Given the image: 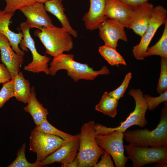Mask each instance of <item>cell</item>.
<instances>
[{
  "label": "cell",
  "instance_id": "9c48e42d",
  "mask_svg": "<svg viewBox=\"0 0 167 167\" xmlns=\"http://www.w3.org/2000/svg\"><path fill=\"white\" fill-rule=\"evenodd\" d=\"M20 26L23 35L20 46L24 51H27L28 48L32 56V61L24 66V70L34 73L43 72L47 75H49L48 63L50 58L45 55H41L37 51L34 41L30 33V28L26 22L21 23Z\"/></svg>",
  "mask_w": 167,
  "mask_h": 167
},
{
  "label": "cell",
  "instance_id": "603a6c76",
  "mask_svg": "<svg viewBox=\"0 0 167 167\" xmlns=\"http://www.w3.org/2000/svg\"><path fill=\"white\" fill-rule=\"evenodd\" d=\"M99 53L103 58L112 66L126 65V62L116 49L104 45L100 46Z\"/></svg>",
  "mask_w": 167,
  "mask_h": 167
},
{
  "label": "cell",
  "instance_id": "d4e9b609",
  "mask_svg": "<svg viewBox=\"0 0 167 167\" xmlns=\"http://www.w3.org/2000/svg\"><path fill=\"white\" fill-rule=\"evenodd\" d=\"M34 130L58 136L66 140L72 139L76 135L65 133L56 128L48 122L47 119H44L39 125H36Z\"/></svg>",
  "mask_w": 167,
  "mask_h": 167
},
{
  "label": "cell",
  "instance_id": "f1b7e54d",
  "mask_svg": "<svg viewBox=\"0 0 167 167\" xmlns=\"http://www.w3.org/2000/svg\"><path fill=\"white\" fill-rule=\"evenodd\" d=\"M167 89V58L161 57V72L157 87V92L161 93Z\"/></svg>",
  "mask_w": 167,
  "mask_h": 167
},
{
  "label": "cell",
  "instance_id": "7402d4cb",
  "mask_svg": "<svg viewBox=\"0 0 167 167\" xmlns=\"http://www.w3.org/2000/svg\"><path fill=\"white\" fill-rule=\"evenodd\" d=\"M118 104V100L110 96L107 92H105L95 108L96 110L113 118L117 114Z\"/></svg>",
  "mask_w": 167,
  "mask_h": 167
},
{
  "label": "cell",
  "instance_id": "9a60e30c",
  "mask_svg": "<svg viewBox=\"0 0 167 167\" xmlns=\"http://www.w3.org/2000/svg\"><path fill=\"white\" fill-rule=\"evenodd\" d=\"M1 60L8 69L11 78L19 72L22 65L24 56L20 55L13 50L7 38L0 33Z\"/></svg>",
  "mask_w": 167,
  "mask_h": 167
},
{
  "label": "cell",
  "instance_id": "44dd1931",
  "mask_svg": "<svg viewBox=\"0 0 167 167\" xmlns=\"http://www.w3.org/2000/svg\"><path fill=\"white\" fill-rule=\"evenodd\" d=\"M14 78V96L18 101L27 103L31 93L30 83L19 71Z\"/></svg>",
  "mask_w": 167,
  "mask_h": 167
},
{
  "label": "cell",
  "instance_id": "1f68e13d",
  "mask_svg": "<svg viewBox=\"0 0 167 167\" xmlns=\"http://www.w3.org/2000/svg\"><path fill=\"white\" fill-rule=\"evenodd\" d=\"M101 160L97 163L94 167H114L110 155L104 150Z\"/></svg>",
  "mask_w": 167,
  "mask_h": 167
},
{
  "label": "cell",
  "instance_id": "52a82bcc",
  "mask_svg": "<svg viewBox=\"0 0 167 167\" xmlns=\"http://www.w3.org/2000/svg\"><path fill=\"white\" fill-rule=\"evenodd\" d=\"M29 139V149L36 154L37 162H41L48 155L73 139L66 140L34 130L32 131Z\"/></svg>",
  "mask_w": 167,
  "mask_h": 167
},
{
  "label": "cell",
  "instance_id": "5bb4252c",
  "mask_svg": "<svg viewBox=\"0 0 167 167\" xmlns=\"http://www.w3.org/2000/svg\"><path fill=\"white\" fill-rule=\"evenodd\" d=\"M154 5L148 1L132 7L133 11L128 28L141 36L148 26Z\"/></svg>",
  "mask_w": 167,
  "mask_h": 167
},
{
  "label": "cell",
  "instance_id": "277c9868",
  "mask_svg": "<svg viewBox=\"0 0 167 167\" xmlns=\"http://www.w3.org/2000/svg\"><path fill=\"white\" fill-rule=\"evenodd\" d=\"M128 94L135 99V106L134 110L130 113L125 120L121 122L120 125L118 127H108L99 123H95L94 127L96 135H107L114 131L124 133L133 126L137 125L143 127L148 124L145 117L148 105L143 92L140 89H132L129 90Z\"/></svg>",
  "mask_w": 167,
  "mask_h": 167
},
{
  "label": "cell",
  "instance_id": "f546056e",
  "mask_svg": "<svg viewBox=\"0 0 167 167\" xmlns=\"http://www.w3.org/2000/svg\"><path fill=\"white\" fill-rule=\"evenodd\" d=\"M160 94L159 96L156 97L150 96L148 94L143 95L144 98L148 105V109L149 111H153L161 103L167 101V90Z\"/></svg>",
  "mask_w": 167,
  "mask_h": 167
},
{
  "label": "cell",
  "instance_id": "30bf717a",
  "mask_svg": "<svg viewBox=\"0 0 167 167\" xmlns=\"http://www.w3.org/2000/svg\"><path fill=\"white\" fill-rule=\"evenodd\" d=\"M123 138V133L118 131L107 135L95 136L98 145L110 155L116 167H124L128 160L124 155Z\"/></svg>",
  "mask_w": 167,
  "mask_h": 167
},
{
  "label": "cell",
  "instance_id": "484cf974",
  "mask_svg": "<svg viewBox=\"0 0 167 167\" xmlns=\"http://www.w3.org/2000/svg\"><path fill=\"white\" fill-rule=\"evenodd\" d=\"M26 147L25 143H23L21 147L18 150L17 156L13 161L7 167H39L43 166L41 162H35L30 163L27 160L25 157V150Z\"/></svg>",
  "mask_w": 167,
  "mask_h": 167
},
{
  "label": "cell",
  "instance_id": "ac0fdd59",
  "mask_svg": "<svg viewBox=\"0 0 167 167\" xmlns=\"http://www.w3.org/2000/svg\"><path fill=\"white\" fill-rule=\"evenodd\" d=\"M13 15L14 14L6 13L3 10H0V33L7 38L12 49L16 53L24 56V51L21 50L19 47L23 37V33L20 32L15 33L9 28L11 23V19Z\"/></svg>",
  "mask_w": 167,
  "mask_h": 167
},
{
  "label": "cell",
  "instance_id": "4fadbf2b",
  "mask_svg": "<svg viewBox=\"0 0 167 167\" xmlns=\"http://www.w3.org/2000/svg\"><path fill=\"white\" fill-rule=\"evenodd\" d=\"M19 10L26 17L25 22L30 28H36L40 29L43 26L53 25L43 3L36 2Z\"/></svg>",
  "mask_w": 167,
  "mask_h": 167
},
{
  "label": "cell",
  "instance_id": "74e56055",
  "mask_svg": "<svg viewBox=\"0 0 167 167\" xmlns=\"http://www.w3.org/2000/svg\"><path fill=\"white\" fill-rule=\"evenodd\" d=\"M146 0V1H148L149 0Z\"/></svg>",
  "mask_w": 167,
  "mask_h": 167
},
{
  "label": "cell",
  "instance_id": "83f0119b",
  "mask_svg": "<svg viewBox=\"0 0 167 167\" xmlns=\"http://www.w3.org/2000/svg\"><path fill=\"white\" fill-rule=\"evenodd\" d=\"M6 5L3 11L6 13L14 14L21 8L36 2L38 0H4Z\"/></svg>",
  "mask_w": 167,
  "mask_h": 167
},
{
  "label": "cell",
  "instance_id": "4316f807",
  "mask_svg": "<svg viewBox=\"0 0 167 167\" xmlns=\"http://www.w3.org/2000/svg\"><path fill=\"white\" fill-rule=\"evenodd\" d=\"M14 78L3 84L0 91V109L11 98L14 97Z\"/></svg>",
  "mask_w": 167,
  "mask_h": 167
},
{
  "label": "cell",
  "instance_id": "ffe728a7",
  "mask_svg": "<svg viewBox=\"0 0 167 167\" xmlns=\"http://www.w3.org/2000/svg\"><path fill=\"white\" fill-rule=\"evenodd\" d=\"M27 103L23 109L30 114L36 125H39L44 119H47L48 111L37 99L34 86L31 88V93Z\"/></svg>",
  "mask_w": 167,
  "mask_h": 167
},
{
  "label": "cell",
  "instance_id": "4dcf8cb0",
  "mask_svg": "<svg viewBox=\"0 0 167 167\" xmlns=\"http://www.w3.org/2000/svg\"><path fill=\"white\" fill-rule=\"evenodd\" d=\"M131 78V73L129 72L126 75L120 86L114 90L109 92L108 93L109 94L118 100L120 98L123 97L124 93L128 87Z\"/></svg>",
  "mask_w": 167,
  "mask_h": 167
},
{
  "label": "cell",
  "instance_id": "8d00e7d4",
  "mask_svg": "<svg viewBox=\"0 0 167 167\" xmlns=\"http://www.w3.org/2000/svg\"><path fill=\"white\" fill-rule=\"evenodd\" d=\"M39 2L44 3L46 1L49 0H38Z\"/></svg>",
  "mask_w": 167,
  "mask_h": 167
},
{
  "label": "cell",
  "instance_id": "d6a6232c",
  "mask_svg": "<svg viewBox=\"0 0 167 167\" xmlns=\"http://www.w3.org/2000/svg\"><path fill=\"white\" fill-rule=\"evenodd\" d=\"M11 79L10 73L5 65L0 63V83L4 84Z\"/></svg>",
  "mask_w": 167,
  "mask_h": 167
},
{
  "label": "cell",
  "instance_id": "d590c367",
  "mask_svg": "<svg viewBox=\"0 0 167 167\" xmlns=\"http://www.w3.org/2000/svg\"><path fill=\"white\" fill-rule=\"evenodd\" d=\"M154 166L156 167H166L167 166V164L160 163H156Z\"/></svg>",
  "mask_w": 167,
  "mask_h": 167
},
{
  "label": "cell",
  "instance_id": "6da1fadb",
  "mask_svg": "<svg viewBox=\"0 0 167 167\" xmlns=\"http://www.w3.org/2000/svg\"><path fill=\"white\" fill-rule=\"evenodd\" d=\"M49 69V75L53 76H54L58 71L65 70L67 71V75L75 82L81 79L93 80L99 75H107L110 73L105 66L100 70L96 71L87 64L75 61L74 54L63 53L54 57Z\"/></svg>",
  "mask_w": 167,
  "mask_h": 167
},
{
  "label": "cell",
  "instance_id": "e575fe53",
  "mask_svg": "<svg viewBox=\"0 0 167 167\" xmlns=\"http://www.w3.org/2000/svg\"><path fill=\"white\" fill-rule=\"evenodd\" d=\"M67 167H79V161L77 157L71 163L69 164Z\"/></svg>",
  "mask_w": 167,
  "mask_h": 167
},
{
  "label": "cell",
  "instance_id": "2e32d148",
  "mask_svg": "<svg viewBox=\"0 0 167 167\" xmlns=\"http://www.w3.org/2000/svg\"><path fill=\"white\" fill-rule=\"evenodd\" d=\"M133 8L118 0H105L104 14L128 28Z\"/></svg>",
  "mask_w": 167,
  "mask_h": 167
},
{
  "label": "cell",
  "instance_id": "7a4b0ae2",
  "mask_svg": "<svg viewBox=\"0 0 167 167\" xmlns=\"http://www.w3.org/2000/svg\"><path fill=\"white\" fill-rule=\"evenodd\" d=\"M124 138L129 143L142 147L167 146V103L165 101L160 122L151 131L148 128L126 131Z\"/></svg>",
  "mask_w": 167,
  "mask_h": 167
},
{
  "label": "cell",
  "instance_id": "ba28073f",
  "mask_svg": "<svg viewBox=\"0 0 167 167\" xmlns=\"http://www.w3.org/2000/svg\"><path fill=\"white\" fill-rule=\"evenodd\" d=\"M167 11L161 5L154 7L147 28L139 43L135 46L132 51L134 57L138 60H143L148 46L159 28L167 21Z\"/></svg>",
  "mask_w": 167,
  "mask_h": 167
},
{
  "label": "cell",
  "instance_id": "8992f818",
  "mask_svg": "<svg viewBox=\"0 0 167 167\" xmlns=\"http://www.w3.org/2000/svg\"><path fill=\"white\" fill-rule=\"evenodd\" d=\"M133 167L153 163L167 164V146L142 147L129 143L124 145Z\"/></svg>",
  "mask_w": 167,
  "mask_h": 167
},
{
  "label": "cell",
  "instance_id": "3957f363",
  "mask_svg": "<svg viewBox=\"0 0 167 167\" xmlns=\"http://www.w3.org/2000/svg\"><path fill=\"white\" fill-rule=\"evenodd\" d=\"M34 33L44 45L45 53L53 57L69 51L73 47L71 35L62 27L43 26Z\"/></svg>",
  "mask_w": 167,
  "mask_h": 167
},
{
  "label": "cell",
  "instance_id": "d6986e66",
  "mask_svg": "<svg viewBox=\"0 0 167 167\" xmlns=\"http://www.w3.org/2000/svg\"><path fill=\"white\" fill-rule=\"evenodd\" d=\"M62 0H49L45 2L44 6L46 11L55 16L61 23L62 28L74 37L78 35L77 32L71 25L65 13V9Z\"/></svg>",
  "mask_w": 167,
  "mask_h": 167
},
{
  "label": "cell",
  "instance_id": "7c38bea8",
  "mask_svg": "<svg viewBox=\"0 0 167 167\" xmlns=\"http://www.w3.org/2000/svg\"><path fill=\"white\" fill-rule=\"evenodd\" d=\"M125 27L116 20L108 18L105 19L98 28L99 34L105 45L116 49L118 42H126L128 39Z\"/></svg>",
  "mask_w": 167,
  "mask_h": 167
},
{
  "label": "cell",
  "instance_id": "836d02e7",
  "mask_svg": "<svg viewBox=\"0 0 167 167\" xmlns=\"http://www.w3.org/2000/svg\"><path fill=\"white\" fill-rule=\"evenodd\" d=\"M132 7L136 6L144 2L146 0H118Z\"/></svg>",
  "mask_w": 167,
  "mask_h": 167
},
{
  "label": "cell",
  "instance_id": "e0dca14e",
  "mask_svg": "<svg viewBox=\"0 0 167 167\" xmlns=\"http://www.w3.org/2000/svg\"><path fill=\"white\" fill-rule=\"evenodd\" d=\"M88 11L83 19L86 28L92 31L98 28L101 24L107 18L104 14L105 0H89Z\"/></svg>",
  "mask_w": 167,
  "mask_h": 167
},
{
  "label": "cell",
  "instance_id": "5b68a950",
  "mask_svg": "<svg viewBox=\"0 0 167 167\" xmlns=\"http://www.w3.org/2000/svg\"><path fill=\"white\" fill-rule=\"evenodd\" d=\"M95 124L94 121H91L81 128L79 152L76 156L79 167H94L104 153V150L99 146L95 139Z\"/></svg>",
  "mask_w": 167,
  "mask_h": 167
},
{
  "label": "cell",
  "instance_id": "8fae6325",
  "mask_svg": "<svg viewBox=\"0 0 167 167\" xmlns=\"http://www.w3.org/2000/svg\"><path fill=\"white\" fill-rule=\"evenodd\" d=\"M79 144V134H78L72 139L46 157L41 162L42 165L43 166L57 162L61 164V167H67L77 156Z\"/></svg>",
  "mask_w": 167,
  "mask_h": 167
},
{
  "label": "cell",
  "instance_id": "cb8c5ba5",
  "mask_svg": "<svg viewBox=\"0 0 167 167\" xmlns=\"http://www.w3.org/2000/svg\"><path fill=\"white\" fill-rule=\"evenodd\" d=\"M164 24V30L161 37L154 45L148 48L146 57L156 55L167 58V21Z\"/></svg>",
  "mask_w": 167,
  "mask_h": 167
}]
</instances>
